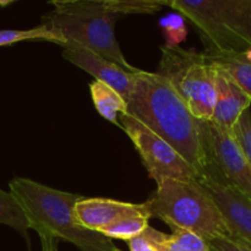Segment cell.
<instances>
[{
	"mask_svg": "<svg viewBox=\"0 0 251 251\" xmlns=\"http://www.w3.org/2000/svg\"><path fill=\"white\" fill-rule=\"evenodd\" d=\"M76 218L86 229L98 232L127 216L147 212L144 203H131L104 198H81L75 205ZM150 217V215H149Z\"/></svg>",
	"mask_w": 251,
	"mask_h": 251,
	"instance_id": "obj_11",
	"label": "cell"
},
{
	"mask_svg": "<svg viewBox=\"0 0 251 251\" xmlns=\"http://www.w3.org/2000/svg\"><path fill=\"white\" fill-rule=\"evenodd\" d=\"M63 56L69 63L92 75L97 81L107 83L127 100L134 86L135 73H130L100 54L71 42L63 46Z\"/></svg>",
	"mask_w": 251,
	"mask_h": 251,
	"instance_id": "obj_10",
	"label": "cell"
},
{
	"mask_svg": "<svg viewBox=\"0 0 251 251\" xmlns=\"http://www.w3.org/2000/svg\"><path fill=\"white\" fill-rule=\"evenodd\" d=\"M211 251H251V248L243 245L230 238H215L207 240Z\"/></svg>",
	"mask_w": 251,
	"mask_h": 251,
	"instance_id": "obj_22",
	"label": "cell"
},
{
	"mask_svg": "<svg viewBox=\"0 0 251 251\" xmlns=\"http://www.w3.org/2000/svg\"><path fill=\"white\" fill-rule=\"evenodd\" d=\"M142 237L158 251H211L207 240L185 229H172V234L147 227Z\"/></svg>",
	"mask_w": 251,
	"mask_h": 251,
	"instance_id": "obj_13",
	"label": "cell"
},
{
	"mask_svg": "<svg viewBox=\"0 0 251 251\" xmlns=\"http://www.w3.org/2000/svg\"><path fill=\"white\" fill-rule=\"evenodd\" d=\"M120 125L134 144L145 168L154 181L164 178L199 180L200 174L167 141L129 114L119 117Z\"/></svg>",
	"mask_w": 251,
	"mask_h": 251,
	"instance_id": "obj_8",
	"label": "cell"
},
{
	"mask_svg": "<svg viewBox=\"0 0 251 251\" xmlns=\"http://www.w3.org/2000/svg\"><path fill=\"white\" fill-rule=\"evenodd\" d=\"M201 140L206 156L205 172L201 178L233 186L251 200V167L232 132L221 129L212 122H201Z\"/></svg>",
	"mask_w": 251,
	"mask_h": 251,
	"instance_id": "obj_7",
	"label": "cell"
},
{
	"mask_svg": "<svg viewBox=\"0 0 251 251\" xmlns=\"http://www.w3.org/2000/svg\"><path fill=\"white\" fill-rule=\"evenodd\" d=\"M207 58L211 63L225 70L251 98V61L247 60L242 53Z\"/></svg>",
	"mask_w": 251,
	"mask_h": 251,
	"instance_id": "obj_15",
	"label": "cell"
},
{
	"mask_svg": "<svg viewBox=\"0 0 251 251\" xmlns=\"http://www.w3.org/2000/svg\"><path fill=\"white\" fill-rule=\"evenodd\" d=\"M161 26L168 39L167 46H178L186 38L185 22L180 15L169 14L161 20Z\"/></svg>",
	"mask_w": 251,
	"mask_h": 251,
	"instance_id": "obj_21",
	"label": "cell"
},
{
	"mask_svg": "<svg viewBox=\"0 0 251 251\" xmlns=\"http://www.w3.org/2000/svg\"><path fill=\"white\" fill-rule=\"evenodd\" d=\"M232 135L239 146L243 156L251 167V110L245 109L235 123L232 130Z\"/></svg>",
	"mask_w": 251,
	"mask_h": 251,
	"instance_id": "obj_20",
	"label": "cell"
},
{
	"mask_svg": "<svg viewBox=\"0 0 251 251\" xmlns=\"http://www.w3.org/2000/svg\"><path fill=\"white\" fill-rule=\"evenodd\" d=\"M108 10L113 14H153L159 11L163 6L168 5V1H142V0H108L105 1Z\"/></svg>",
	"mask_w": 251,
	"mask_h": 251,
	"instance_id": "obj_19",
	"label": "cell"
},
{
	"mask_svg": "<svg viewBox=\"0 0 251 251\" xmlns=\"http://www.w3.org/2000/svg\"><path fill=\"white\" fill-rule=\"evenodd\" d=\"M145 202L150 218H158L171 229H185L203 239L229 238V230L215 201L199 180L164 178Z\"/></svg>",
	"mask_w": 251,
	"mask_h": 251,
	"instance_id": "obj_3",
	"label": "cell"
},
{
	"mask_svg": "<svg viewBox=\"0 0 251 251\" xmlns=\"http://www.w3.org/2000/svg\"><path fill=\"white\" fill-rule=\"evenodd\" d=\"M215 69L216 103L211 122L221 129L232 132L242 113L250 108L251 98L225 70L216 65Z\"/></svg>",
	"mask_w": 251,
	"mask_h": 251,
	"instance_id": "obj_12",
	"label": "cell"
},
{
	"mask_svg": "<svg viewBox=\"0 0 251 251\" xmlns=\"http://www.w3.org/2000/svg\"><path fill=\"white\" fill-rule=\"evenodd\" d=\"M167 6L190 22L206 56L239 54L251 48V0H172Z\"/></svg>",
	"mask_w": 251,
	"mask_h": 251,
	"instance_id": "obj_4",
	"label": "cell"
},
{
	"mask_svg": "<svg viewBox=\"0 0 251 251\" xmlns=\"http://www.w3.org/2000/svg\"><path fill=\"white\" fill-rule=\"evenodd\" d=\"M9 189L24 211L28 228L39 237L65 240L81 251H123L112 239L80 225L75 213L76 202L82 198L78 194L56 190L21 176L12 179Z\"/></svg>",
	"mask_w": 251,
	"mask_h": 251,
	"instance_id": "obj_2",
	"label": "cell"
},
{
	"mask_svg": "<svg viewBox=\"0 0 251 251\" xmlns=\"http://www.w3.org/2000/svg\"><path fill=\"white\" fill-rule=\"evenodd\" d=\"M25 41H46L63 47L66 43L63 34L44 25L29 29H0V47Z\"/></svg>",
	"mask_w": 251,
	"mask_h": 251,
	"instance_id": "obj_16",
	"label": "cell"
},
{
	"mask_svg": "<svg viewBox=\"0 0 251 251\" xmlns=\"http://www.w3.org/2000/svg\"><path fill=\"white\" fill-rule=\"evenodd\" d=\"M42 244V251H58V242L50 237H39Z\"/></svg>",
	"mask_w": 251,
	"mask_h": 251,
	"instance_id": "obj_24",
	"label": "cell"
},
{
	"mask_svg": "<svg viewBox=\"0 0 251 251\" xmlns=\"http://www.w3.org/2000/svg\"><path fill=\"white\" fill-rule=\"evenodd\" d=\"M199 183L206 189L220 210L229 238L251 248V200L244 194L229 185H223L208 178Z\"/></svg>",
	"mask_w": 251,
	"mask_h": 251,
	"instance_id": "obj_9",
	"label": "cell"
},
{
	"mask_svg": "<svg viewBox=\"0 0 251 251\" xmlns=\"http://www.w3.org/2000/svg\"><path fill=\"white\" fill-rule=\"evenodd\" d=\"M127 245H129L130 251H158L151 243H149L142 237V234L134 238V239L129 240Z\"/></svg>",
	"mask_w": 251,
	"mask_h": 251,
	"instance_id": "obj_23",
	"label": "cell"
},
{
	"mask_svg": "<svg viewBox=\"0 0 251 251\" xmlns=\"http://www.w3.org/2000/svg\"><path fill=\"white\" fill-rule=\"evenodd\" d=\"M126 114L136 118L168 142L202 176L206 156L201 122L196 119L171 83L157 73L140 69L126 100Z\"/></svg>",
	"mask_w": 251,
	"mask_h": 251,
	"instance_id": "obj_1",
	"label": "cell"
},
{
	"mask_svg": "<svg viewBox=\"0 0 251 251\" xmlns=\"http://www.w3.org/2000/svg\"><path fill=\"white\" fill-rule=\"evenodd\" d=\"M0 225L7 226L16 230L29 247V228L24 211L21 210L11 193L4 191L2 189H0Z\"/></svg>",
	"mask_w": 251,
	"mask_h": 251,
	"instance_id": "obj_17",
	"label": "cell"
},
{
	"mask_svg": "<svg viewBox=\"0 0 251 251\" xmlns=\"http://www.w3.org/2000/svg\"><path fill=\"white\" fill-rule=\"evenodd\" d=\"M149 220V215H145V213L127 216V217L120 218L117 222L112 223L104 229L100 230V233L109 239H120L129 242V240L141 235L147 229V227H150Z\"/></svg>",
	"mask_w": 251,
	"mask_h": 251,
	"instance_id": "obj_18",
	"label": "cell"
},
{
	"mask_svg": "<svg viewBox=\"0 0 251 251\" xmlns=\"http://www.w3.org/2000/svg\"><path fill=\"white\" fill-rule=\"evenodd\" d=\"M157 74L171 83L196 119L211 122L216 103V69L205 54L166 44L161 47Z\"/></svg>",
	"mask_w": 251,
	"mask_h": 251,
	"instance_id": "obj_6",
	"label": "cell"
},
{
	"mask_svg": "<svg viewBox=\"0 0 251 251\" xmlns=\"http://www.w3.org/2000/svg\"><path fill=\"white\" fill-rule=\"evenodd\" d=\"M90 92L93 104L100 117L118 126H122L119 117L126 113V100L107 83L97 80L91 82Z\"/></svg>",
	"mask_w": 251,
	"mask_h": 251,
	"instance_id": "obj_14",
	"label": "cell"
},
{
	"mask_svg": "<svg viewBox=\"0 0 251 251\" xmlns=\"http://www.w3.org/2000/svg\"><path fill=\"white\" fill-rule=\"evenodd\" d=\"M42 16V24L63 34L66 43L80 44L130 73L140 69L126 60L114 33L118 15L108 10L105 0H55ZM65 43V44H66Z\"/></svg>",
	"mask_w": 251,
	"mask_h": 251,
	"instance_id": "obj_5",
	"label": "cell"
}]
</instances>
